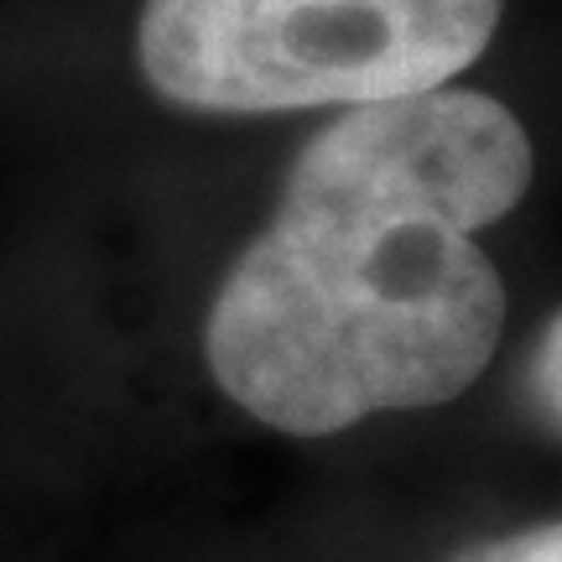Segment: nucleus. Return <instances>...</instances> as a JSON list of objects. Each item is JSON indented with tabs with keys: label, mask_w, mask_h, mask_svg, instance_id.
I'll use <instances>...</instances> for the list:
<instances>
[{
	"label": "nucleus",
	"mask_w": 562,
	"mask_h": 562,
	"mask_svg": "<svg viewBox=\"0 0 562 562\" xmlns=\"http://www.w3.org/2000/svg\"><path fill=\"white\" fill-rule=\"evenodd\" d=\"M526 188L531 136L480 89L349 104L297 151L271 224L214 292V385L286 438L463 396L505 334L480 229Z\"/></svg>",
	"instance_id": "f257e3e1"
},
{
	"label": "nucleus",
	"mask_w": 562,
	"mask_h": 562,
	"mask_svg": "<svg viewBox=\"0 0 562 562\" xmlns=\"http://www.w3.org/2000/svg\"><path fill=\"white\" fill-rule=\"evenodd\" d=\"M501 16L505 0H146L136 63L199 115L349 110L453 83Z\"/></svg>",
	"instance_id": "f03ea898"
},
{
	"label": "nucleus",
	"mask_w": 562,
	"mask_h": 562,
	"mask_svg": "<svg viewBox=\"0 0 562 562\" xmlns=\"http://www.w3.org/2000/svg\"><path fill=\"white\" fill-rule=\"evenodd\" d=\"M463 562H562V516L547 526H531L521 537L474 547V552H463Z\"/></svg>",
	"instance_id": "7ed1b4c3"
},
{
	"label": "nucleus",
	"mask_w": 562,
	"mask_h": 562,
	"mask_svg": "<svg viewBox=\"0 0 562 562\" xmlns=\"http://www.w3.org/2000/svg\"><path fill=\"white\" fill-rule=\"evenodd\" d=\"M537 396L547 402V412L562 422V313L552 318V328L542 334V349H537Z\"/></svg>",
	"instance_id": "20e7f679"
}]
</instances>
